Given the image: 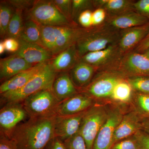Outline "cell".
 <instances>
[{
  "label": "cell",
  "instance_id": "1",
  "mask_svg": "<svg viewBox=\"0 0 149 149\" xmlns=\"http://www.w3.org/2000/svg\"><path fill=\"white\" fill-rule=\"evenodd\" d=\"M56 116L29 118L17 126L10 139L16 143L18 149H45L55 137Z\"/></svg>",
  "mask_w": 149,
  "mask_h": 149
},
{
  "label": "cell",
  "instance_id": "2",
  "mask_svg": "<svg viewBox=\"0 0 149 149\" xmlns=\"http://www.w3.org/2000/svg\"><path fill=\"white\" fill-rule=\"evenodd\" d=\"M120 32V30L104 23L89 29L76 43L79 57L89 53L102 50L112 45L118 44Z\"/></svg>",
  "mask_w": 149,
  "mask_h": 149
},
{
  "label": "cell",
  "instance_id": "3",
  "mask_svg": "<svg viewBox=\"0 0 149 149\" xmlns=\"http://www.w3.org/2000/svg\"><path fill=\"white\" fill-rule=\"evenodd\" d=\"M56 74L48 61L24 87L17 91L1 95V98L7 104L20 103L33 94L52 89Z\"/></svg>",
  "mask_w": 149,
  "mask_h": 149
},
{
  "label": "cell",
  "instance_id": "4",
  "mask_svg": "<svg viewBox=\"0 0 149 149\" xmlns=\"http://www.w3.org/2000/svg\"><path fill=\"white\" fill-rule=\"evenodd\" d=\"M28 18L41 25L54 27L79 26L64 16L53 1L35 2L29 12Z\"/></svg>",
  "mask_w": 149,
  "mask_h": 149
},
{
  "label": "cell",
  "instance_id": "5",
  "mask_svg": "<svg viewBox=\"0 0 149 149\" xmlns=\"http://www.w3.org/2000/svg\"><path fill=\"white\" fill-rule=\"evenodd\" d=\"M60 102L52 89L43 90L28 97L22 102L29 118L48 117L56 115Z\"/></svg>",
  "mask_w": 149,
  "mask_h": 149
},
{
  "label": "cell",
  "instance_id": "6",
  "mask_svg": "<svg viewBox=\"0 0 149 149\" xmlns=\"http://www.w3.org/2000/svg\"><path fill=\"white\" fill-rule=\"evenodd\" d=\"M123 55L117 44L102 50L86 54L80 59L95 68L97 72L118 70Z\"/></svg>",
  "mask_w": 149,
  "mask_h": 149
},
{
  "label": "cell",
  "instance_id": "7",
  "mask_svg": "<svg viewBox=\"0 0 149 149\" xmlns=\"http://www.w3.org/2000/svg\"><path fill=\"white\" fill-rule=\"evenodd\" d=\"M108 113L101 106H93L85 111L79 131L85 139L88 149H93L95 139Z\"/></svg>",
  "mask_w": 149,
  "mask_h": 149
},
{
  "label": "cell",
  "instance_id": "8",
  "mask_svg": "<svg viewBox=\"0 0 149 149\" xmlns=\"http://www.w3.org/2000/svg\"><path fill=\"white\" fill-rule=\"evenodd\" d=\"M118 70L97 72L96 77L83 88V93L95 98L110 97L115 86L120 80L126 78Z\"/></svg>",
  "mask_w": 149,
  "mask_h": 149
},
{
  "label": "cell",
  "instance_id": "9",
  "mask_svg": "<svg viewBox=\"0 0 149 149\" xmlns=\"http://www.w3.org/2000/svg\"><path fill=\"white\" fill-rule=\"evenodd\" d=\"M28 116L21 103L7 104L0 111L1 132L10 138L17 126Z\"/></svg>",
  "mask_w": 149,
  "mask_h": 149
},
{
  "label": "cell",
  "instance_id": "10",
  "mask_svg": "<svg viewBox=\"0 0 149 149\" xmlns=\"http://www.w3.org/2000/svg\"><path fill=\"white\" fill-rule=\"evenodd\" d=\"M123 116L122 112L118 109L109 112L107 120L95 139L93 149L111 148L115 130Z\"/></svg>",
  "mask_w": 149,
  "mask_h": 149
},
{
  "label": "cell",
  "instance_id": "11",
  "mask_svg": "<svg viewBox=\"0 0 149 149\" xmlns=\"http://www.w3.org/2000/svg\"><path fill=\"white\" fill-rule=\"evenodd\" d=\"M118 70L127 77L133 76L149 77V58L143 54L132 51L123 56Z\"/></svg>",
  "mask_w": 149,
  "mask_h": 149
},
{
  "label": "cell",
  "instance_id": "12",
  "mask_svg": "<svg viewBox=\"0 0 149 149\" xmlns=\"http://www.w3.org/2000/svg\"><path fill=\"white\" fill-rule=\"evenodd\" d=\"M88 29L79 26L56 27V42L53 56H55L69 47L76 45Z\"/></svg>",
  "mask_w": 149,
  "mask_h": 149
},
{
  "label": "cell",
  "instance_id": "13",
  "mask_svg": "<svg viewBox=\"0 0 149 149\" xmlns=\"http://www.w3.org/2000/svg\"><path fill=\"white\" fill-rule=\"evenodd\" d=\"M86 111L73 115L56 114L55 123V137L63 141L78 133Z\"/></svg>",
  "mask_w": 149,
  "mask_h": 149
},
{
  "label": "cell",
  "instance_id": "14",
  "mask_svg": "<svg viewBox=\"0 0 149 149\" xmlns=\"http://www.w3.org/2000/svg\"><path fill=\"white\" fill-rule=\"evenodd\" d=\"M149 32V22L146 24L120 30L118 45L125 54L134 50Z\"/></svg>",
  "mask_w": 149,
  "mask_h": 149
},
{
  "label": "cell",
  "instance_id": "15",
  "mask_svg": "<svg viewBox=\"0 0 149 149\" xmlns=\"http://www.w3.org/2000/svg\"><path fill=\"white\" fill-rule=\"evenodd\" d=\"M18 40L19 49L15 54L21 57L32 65L49 61L54 57L40 45Z\"/></svg>",
  "mask_w": 149,
  "mask_h": 149
},
{
  "label": "cell",
  "instance_id": "16",
  "mask_svg": "<svg viewBox=\"0 0 149 149\" xmlns=\"http://www.w3.org/2000/svg\"><path fill=\"white\" fill-rule=\"evenodd\" d=\"M93 100L85 93L76 94L59 104L56 114L73 115L88 110L93 106Z\"/></svg>",
  "mask_w": 149,
  "mask_h": 149
},
{
  "label": "cell",
  "instance_id": "17",
  "mask_svg": "<svg viewBox=\"0 0 149 149\" xmlns=\"http://www.w3.org/2000/svg\"><path fill=\"white\" fill-rule=\"evenodd\" d=\"M141 129V118L138 113L130 112L123 116L122 120L115 130L113 146L118 141L131 137Z\"/></svg>",
  "mask_w": 149,
  "mask_h": 149
},
{
  "label": "cell",
  "instance_id": "18",
  "mask_svg": "<svg viewBox=\"0 0 149 149\" xmlns=\"http://www.w3.org/2000/svg\"><path fill=\"white\" fill-rule=\"evenodd\" d=\"M149 22V19L136 11H132L114 16H107L104 23L114 29L121 30L141 26Z\"/></svg>",
  "mask_w": 149,
  "mask_h": 149
},
{
  "label": "cell",
  "instance_id": "19",
  "mask_svg": "<svg viewBox=\"0 0 149 149\" xmlns=\"http://www.w3.org/2000/svg\"><path fill=\"white\" fill-rule=\"evenodd\" d=\"M32 65L28 63L23 58L14 54L0 60L1 81L9 80L20 72L31 68Z\"/></svg>",
  "mask_w": 149,
  "mask_h": 149
},
{
  "label": "cell",
  "instance_id": "20",
  "mask_svg": "<svg viewBox=\"0 0 149 149\" xmlns=\"http://www.w3.org/2000/svg\"><path fill=\"white\" fill-rule=\"evenodd\" d=\"M47 62L34 65L29 69L20 72L9 80L3 82L0 86L1 95L11 93L21 89L38 73Z\"/></svg>",
  "mask_w": 149,
  "mask_h": 149
},
{
  "label": "cell",
  "instance_id": "21",
  "mask_svg": "<svg viewBox=\"0 0 149 149\" xmlns=\"http://www.w3.org/2000/svg\"><path fill=\"white\" fill-rule=\"evenodd\" d=\"M80 58L74 45L55 56L49 63L56 73L64 72L72 69Z\"/></svg>",
  "mask_w": 149,
  "mask_h": 149
},
{
  "label": "cell",
  "instance_id": "22",
  "mask_svg": "<svg viewBox=\"0 0 149 149\" xmlns=\"http://www.w3.org/2000/svg\"><path fill=\"white\" fill-rule=\"evenodd\" d=\"M133 0H93L95 9L102 8L107 16H114L135 11Z\"/></svg>",
  "mask_w": 149,
  "mask_h": 149
},
{
  "label": "cell",
  "instance_id": "23",
  "mask_svg": "<svg viewBox=\"0 0 149 149\" xmlns=\"http://www.w3.org/2000/svg\"><path fill=\"white\" fill-rule=\"evenodd\" d=\"M52 91L60 102L77 94L76 87L69 74L66 72L56 76L53 84Z\"/></svg>",
  "mask_w": 149,
  "mask_h": 149
},
{
  "label": "cell",
  "instance_id": "24",
  "mask_svg": "<svg viewBox=\"0 0 149 149\" xmlns=\"http://www.w3.org/2000/svg\"><path fill=\"white\" fill-rule=\"evenodd\" d=\"M95 72V68L80 59L70 70L69 75L76 88H83L90 84Z\"/></svg>",
  "mask_w": 149,
  "mask_h": 149
},
{
  "label": "cell",
  "instance_id": "25",
  "mask_svg": "<svg viewBox=\"0 0 149 149\" xmlns=\"http://www.w3.org/2000/svg\"><path fill=\"white\" fill-rule=\"evenodd\" d=\"M19 40L41 45V25L28 18L24 22L23 30Z\"/></svg>",
  "mask_w": 149,
  "mask_h": 149
},
{
  "label": "cell",
  "instance_id": "26",
  "mask_svg": "<svg viewBox=\"0 0 149 149\" xmlns=\"http://www.w3.org/2000/svg\"><path fill=\"white\" fill-rule=\"evenodd\" d=\"M126 78L121 79L116 84L110 98L121 102H126L130 100L134 91Z\"/></svg>",
  "mask_w": 149,
  "mask_h": 149
},
{
  "label": "cell",
  "instance_id": "27",
  "mask_svg": "<svg viewBox=\"0 0 149 149\" xmlns=\"http://www.w3.org/2000/svg\"><path fill=\"white\" fill-rule=\"evenodd\" d=\"M23 10L15 8L8 28L7 37H12L19 40L23 30L24 22Z\"/></svg>",
  "mask_w": 149,
  "mask_h": 149
},
{
  "label": "cell",
  "instance_id": "28",
  "mask_svg": "<svg viewBox=\"0 0 149 149\" xmlns=\"http://www.w3.org/2000/svg\"><path fill=\"white\" fill-rule=\"evenodd\" d=\"M55 27L41 25V45L52 55L56 42Z\"/></svg>",
  "mask_w": 149,
  "mask_h": 149
},
{
  "label": "cell",
  "instance_id": "29",
  "mask_svg": "<svg viewBox=\"0 0 149 149\" xmlns=\"http://www.w3.org/2000/svg\"><path fill=\"white\" fill-rule=\"evenodd\" d=\"M13 8L8 2H1L0 6V35L1 38L7 36L8 28L14 11Z\"/></svg>",
  "mask_w": 149,
  "mask_h": 149
},
{
  "label": "cell",
  "instance_id": "30",
  "mask_svg": "<svg viewBox=\"0 0 149 149\" xmlns=\"http://www.w3.org/2000/svg\"><path fill=\"white\" fill-rule=\"evenodd\" d=\"M133 91L136 92L149 95V77L133 76L126 78Z\"/></svg>",
  "mask_w": 149,
  "mask_h": 149
},
{
  "label": "cell",
  "instance_id": "31",
  "mask_svg": "<svg viewBox=\"0 0 149 149\" xmlns=\"http://www.w3.org/2000/svg\"><path fill=\"white\" fill-rule=\"evenodd\" d=\"M88 10H95L93 0H72V19L73 21L77 24V18L80 14Z\"/></svg>",
  "mask_w": 149,
  "mask_h": 149
},
{
  "label": "cell",
  "instance_id": "32",
  "mask_svg": "<svg viewBox=\"0 0 149 149\" xmlns=\"http://www.w3.org/2000/svg\"><path fill=\"white\" fill-rule=\"evenodd\" d=\"M63 142L66 149H88L85 139L79 131Z\"/></svg>",
  "mask_w": 149,
  "mask_h": 149
},
{
  "label": "cell",
  "instance_id": "33",
  "mask_svg": "<svg viewBox=\"0 0 149 149\" xmlns=\"http://www.w3.org/2000/svg\"><path fill=\"white\" fill-rule=\"evenodd\" d=\"M136 106L143 116L149 117V95L136 92Z\"/></svg>",
  "mask_w": 149,
  "mask_h": 149
},
{
  "label": "cell",
  "instance_id": "34",
  "mask_svg": "<svg viewBox=\"0 0 149 149\" xmlns=\"http://www.w3.org/2000/svg\"><path fill=\"white\" fill-rule=\"evenodd\" d=\"M53 1L60 11L70 21L74 22L72 19V1L54 0Z\"/></svg>",
  "mask_w": 149,
  "mask_h": 149
},
{
  "label": "cell",
  "instance_id": "35",
  "mask_svg": "<svg viewBox=\"0 0 149 149\" xmlns=\"http://www.w3.org/2000/svg\"><path fill=\"white\" fill-rule=\"evenodd\" d=\"M111 149H140L133 136L115 143Z\"/></svg>",
  "mask_w": 149,
  "mask_h": 149
},
{
  "label": "cell",
  "instance_id": "36",
  "mask_svg": "<svg viewBox=\"0 0 149 149\" xmlns=\"http://www.w3.org/2000/svg\"><path fill=\"white\" fill-rule=\"evenodd\" d=\"M93 10H88L80 14L77 19V23L80 27L85 29H90L93 27L92 14Z\"/></svg>",
  "mask_w": 149,
  "mask_h": 149
},
{
  "label": "cell",
  "instance_id": "37",
  "mask_svg": "<svg viewBox=\"0 0 149 149\" xmlns=\"http://www.w3.org/2000/svg\"><path fill=\"white\" fill-rule=\"evenodd\" d=\"M133 137L136 139L140 149H149V134L143 129L138 130Z\"/></svg>",
  "mask_w": 149,
  "mask_h": 149
},
{
  "label": "cell",
  "instance_id": "38",
  "mask_svg": "<svg viewBox=\"0 0 149 149\" xmlns=\"http://www.w3.org/2000/svg\"><path fill=\"white\" fill-rule=\"evenodd\" d=\"M107 17L106 12L103 9L97 8L93 10L92 14L93 27H97L103 24Z\"/></svg>",
  "mask_w": 149,
  "mask_h": 149
},
{
  "label": "cell",
  "instance_id": "39",
  "mask_svg": "<svg viewBox=\"0 0 149 149\" xmlns=\"http://www.w3.org/2000/svg\"><path fill=\"white\" fill-rule=\"evenodd\" d=\"M135 11L149 19V0H139L134 3Z\"/></svg>",
  "mask_w": 149,
  "mask_h": 149
},
{
  "label": "cell",
  "instance_id": "40",
  "mask_svg": "<svg viewBox=\"0 0 149 149\" xmlns=\"http://www.w3.org/2000/svg\"><path fill=\"white\" fill-rule=\"evenodd\" d=\"M3 42L6 51L15 53L18 51L19 47V42L17 39L12 37H7Z\"/></svg>",
  "mask_w": 149,
  "mask_h": 149
},
{
  "label": "cell",
  "instance_id": "41",
  "mask_svg": "<svg viewBox=\"0 0 149 149\" xmlns=\"http://www.w3.org/2000/svg\"><path fill=\"white\" fill-rule=\"evenodd\" d=\"M0 149H18L16 143L2 132L0 135Z\"/></svg>",
  "mask_w": 149,
  "mask_h": 149
},
{
  "label": "cell",
  "instance_id": "42",
  "mask_svg": "<svg viewBox=\"0 0 149 149\" xmlns=\"http://www.w3.org/2000/svg\"><path fill=\"white\" fill-rule=\"evenodd\" d=\"M15 8L24 9L32 5V1H10L8 2Z\"/></svg>",
  "mask_w": 149,
  "mask_h": 149
},
{
  "label": "cell",
  "instance_id": "43",
  "mask_svg": "<svg viewBox=\"0 0 149 149\" xmlns=\"http://www.w3.org/2000/svg\"><path fill=\"white\" fill-rule=\"evenodd\" d=\"M149 48V32L146 37L141 42L135 49L133 52L142 53Z\"/></svg>",
  "mask_w": 149,
  "mask_h": 149
},
{
  "label": "cell",
  "instance_id": "44",
  "mask_svg": "<svg viewBox=\"0 0 149 149\" xmlns=\"http://www.w3.org/2000/svg\"><path fill=\"white\" fill-rule=\"evenodd\" d=\"M47 146V149H66L63 141L56 137L51 141Z\"/></svg>",
  "mask_w": 149,
  "mask_h": 149
},
{
  "label": "cell",
  "instance_id": "45",
  "mask_svg": "<svg viewBox=\"0 0 149 149\" xmlns=\"http://www.w3.org/2000/svg\"><path fill=\"white\" fill-rule=\"evenodd\" d=\"M142 129L149 134V117L143 116L141 118Z\"/></svg>",
  "mask_w": 149,
  "mask_h": 149
},
{
  "label": "cell",
  "instance_id": "46",
  "mask_svg": "<svg viewBox=\"0 0 149 149\" xmlns=\"http://www.w3.org/2000/svg\"><path fill=\"white\" fill-rule=\"evenodd\" d=\"M6 51L5 47L3 41H1L0 42V54H2Z\"/></svg>",
  "mask_w": 149,
  "mask_h": 149
},
{
  "label": "cell",
  "instance_id": "47",
  "mask_svg": "<svg viewBox=\"0 0 149 149\" xmlns=\"http://www.w3.org/2000/svg\"><path fill=\"white\" fill-rule=\"evenodd\" d=\"M141 54H143L144 56H146V57L149 58V48L147 49L146 51H144Z\"/></svg>",
  "mask_w": 149,
  "mask_h": 149
}]
</instances>
